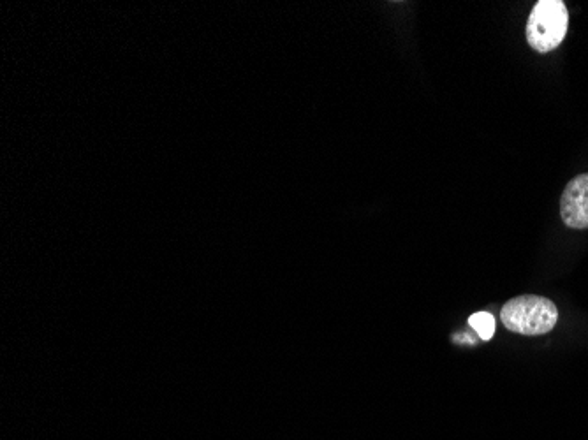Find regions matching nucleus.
<instances>
[{
	"label": "nucleus",
	"mask_w": 588,
	"mask_h": 440,
	"mask_svg": "<svg viewBox=\"0 0 588 440\" xmlns=\"http://www.w3.org/2000/svg\"><path fill=\"white\" fill-rule=\"evenodd\" d=\"M500 317L509 331L536 337L550 333L555 328L559 321V310L548 298L525 294L509 300L502 307Z\"/></svg>",
	"instance_id": "nucleus-1"
},
{
	"label": "nucleus",
	"mask_w": 588,
	"mask_h": 440,
	"mask_svg": "<svg viewBox=\"0 0 588 440\" xmlns=\"http://www.w3.org/2000/svg\"><path fill=\"white\" fill-rule=\"evenodd\" d=\"M569 27V13L562 0H539L527 22V41L539 53L559 48Z\"/></svg>",
	"instance_id": "nucleus-2"
},
{
	"label": "nucleus",
	"mask_w": 588,
	"mask_h": 440,
	"mask_svg": "<svg viewBox=\"0 0 588 440\" xmlns=\"http://www.w3.org/2000/svg\"><path fill=\"white\" fill-rule=\"evenodd\" d=\"M560 217L567 228H588V173L574 176L560 199Z\"/></svg>",
	"instance_id": "nucleus-3"
},
{
	"label": "nucleus",
	"mask_w": 588,
	"mask_h": 440,
	"mask_svg": "<svg viewBox=\"0 0 588 440\" xmlns=\"http://www.w3.org/2000/svg\"><path fill=\"white\" fill-rule=\"evenodd\" d=\"M472 330H476L481 340H490L495 333V319L488 312H478L469 317Z\"/></svg>",
	"instance_id": "nucleus-4"
}]
</instances>
